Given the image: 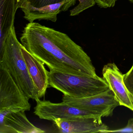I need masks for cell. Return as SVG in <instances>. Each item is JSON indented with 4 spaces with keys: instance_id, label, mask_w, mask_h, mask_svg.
<instances>
[{
    "instance_id": "cell-4",
    "label": "cell",
    "mask_w": 133,
    "mask_h": 133,
    "mask_svg": "<svg viewBox=\"0 0 133 133\" xmlns=\"http://www.w3.org/2000/svg\"><path fill=\"white\" fill-rule=\"evenodd\" d=\"M63 103L83 110L97 114L102 117L112 116L114 109L120 105L110 89L98 95L82 98L63 96Z\"/></svg>"
},
{
    "instance_id": "cell-17",
    "label": "cell",
    "mask_w": 133,
    "mask_h": 133,
    "mask_svg": "<svg viewBox=\"0 0 133 133\" xmlns=\"http://www.w3.org/2000/svg\"><path fill=\"white\" fill-rule=\"evenodd\" d=\"M96 4L102 8L113 7L117 0H95Z\"/></svg>"
},
{
    "instance_id": "cell-3",
    "label": "cell",
    "mask_w": 133,
    "mask_h": 133,
    "mask_svg": "<svg viewBox=\"0 0 133 133\" xmlns=\"http://www.w3.org/2000/svg\"><path fill=\"white\" fill-rule=\"evenodd\" d=\"M48 75L49 86L65 96L85 98L110 89L105 80L98 76H81L52 70L48 71Z\"/></svg>"
},
{
    "instance_id": "cell-11",
    "label": "cell",
    "mask_w": 133,
    "mask_h": 133,
    "mask_svg": "<svg viewBox=\"0 0 133 133\" xmlns=\"http://www.w3.org/2000/svg\"><path fill=\"white\" fill-rule=\"evenodd\" d=\"M76 0H64L63 2L54 4H50L39 8L33 7L30 5L23 4L21 8L24 13V17L29 23L36 20H47L53 22L57 21V16L63 11L64 6L70 2L71 6L74 5Z\"/></svg>"
},
{
    "instance_id": "cell-10",
    "label": "cell",
    "mask_w": 133,
    "mask_h": 133,
    "mask_svg": "<svg viewBox=\"0 0 133 133\" xmlns=\"http://www.w3.org/2000/svg\"><path fill=\"white\" fill-rule=\"evenodd\" d=\"M21 49L29 75L40 99L45 96L49 85L48 71L44 63L28 52L22 44Z\"/></svg>"
},
{
    "instance_id": "cell-9",
    "label": "cell",
    "mask_w": 133,
    "mask_h": 133,
    "mask_svg": "<svg viewBox=\"0 0 133 133\" xmlns=\"http://www.w3.org/2000/svg\"><path fill=\"white\" fill-rule=\"evenodd\" d=\"M103 78L115 95L120 105L123 106L133 111V96L127 88L123 75L114 63L105 65L102 70Z\"/></svg>"
},
{
    "instance_id": "cell-15",
    "label": "cell",
    "mask_w": 133,
    "mask_h": 133,
    "mask_svg": "<svg viewBox=\"0 0 133 133\" xmlns=\"http://www.w3.org/2000/svg\"><path fill=\"white\" fill-rule=\"evenodd\" d=\"M123 78L127 88L133 96V65L131 69L123 75Z\"/></svg>"
},
{
    "instance_id": "cell-16",
    "label": "cell",
    "mask_w": 133,
    "mask_h": 133,
    "mask_svg": "<svg viewBox=\"0 0 133 133\" xmlns=\"http://www.w3.org/2000/svg\"><path fill=\"white\" fill-rule=\"evenodd\" d=\"M111 132L133 133V118H131L129 120L127 126L123 128L115 130H107L105 131L103 133H111Z\"/></svg>"
},
{
    "instance_id": "cell-8",
    "label": "cell",
    "mask_w": 133,
    "mask_h": 133,
    "mask_svg": "<svg viewBox=\"0 0 133 133\" xmlns=\"http://www.w3.org/2000/svg\"><path fill=\"white\" fill-rule=\"evenodd\" d=\"M45 132L29 121L24 110L6 109L0 111V133Z\"/></svg>"
},
{
    "instance_id": "cell-1",
    "label": "cell",
    "mask_w": 133,
    "mask_h": 133,
    "mask_svg": "<svg viewBox=\"0 0 133 133\" xmlns=\"http://www.w3.org/2000/svg\"><path fill=\"white\" fill-rule=\"evenodd\" d=\"M30 54L50 70L88 77H98L91 58L66 34L37 22L26 25L20 38Z\"/></svg>"
},
{
    "instance_id": "cell-18",
    "label": "cell",
    "mask_w": 133,
    "mask_h": 133,
    "mask_svg": "<svg viewBox=\"0 0 133 133\" xmlns=\"http://www.w3.org/2000/svg\"><path fill=\"white\" fill-rule=\"evenodd\" d=\"M26 1V0H17L18 8H21L22 4Z\"/></svg>"
},
{
    "instance_id": "cell-6",
    "label": "cell",
    "mask_w": 133,
    "mask_h": 133,
    "mask_svg": "<svg viewBox=\"0 0 133 133\" xmlns=\"http://www.w3.org/2000/svg\"><path fill=\"white\" fill-rule=\"evenodd\" d=\"M36 101V105L34 107V113L42 119L54 121L57 119H65L101 116L62 102L54 103L49 100H41L40 99Z\"/></svg>"
},
{
    "instance_id": "cell-12",
    "label": "cell",
    "mask_w": 133,
    "mask_h": 133,
    "mask_svg": "<svg viewBox=\"0 0 133 133\" xmlns=\"http://www.w3.org/2000/svg\"><path fill=\"white\" fill-rule=\"evenodd\" d=\"M0 52H1L6 38L14 26L15 14L18 8L17 0H0Z\"/></svg>"
},
{
    "instance_id": "cell-2",
    "label": "cell",
    "mask_w": 133,
    "mask_h": 133,
    "mask_svg": "<svg viewBox=\"0 0 133 133\" xmlns=\"http://www.w3.org/2000/svg\"><path fill=\"white\" fill-rule=\"evenodd\" d=\"M21 43L17 38L14 26L11 28L0 52V66L9 72L15 83L30 99H39L22 55Z\"/></svg>"
},
{
    "instance_id": "cell-13",
    "label": "cell",
    "mask_w": 133,
    "mask_h": 133,
    "mask_svg": "<svg viewBox=\"0 0 133 133\" xmlns=\"http://www.w3.org/2000/svg\"><path fill=\"white\" fill-rule=\"evenodd\" d=\"M79 3L70 11V16H75L84 11L95 6L96 4L95 0H78Z\"/></svg>"
},
{
    "instance_id": "cell-7",
    "label": "cell",
    "mask_w": 133,
    "mask_h": 133,
    "mask_svg": "<svg viewBox=\"0 0 133 133\" xmlns=\"http://www.w3.org/2000/svg\"><path fill=\"white\" fill-rule=\"evenodd\" d=\"M102 117H77L70 119H57L54 126L59 133H103L109 128L103 123Z\"/></svg>"
},
{
    "instance_id": "cell-5",
    "label": "cell",
    "mask_w": 133,
    "mask_h": 133,
    "mask_svg": "<svg viewBox=\"0 0 133 133\" xmlns=\"http://www.w3.org/2000/svg\"><path fill=\"white\" fill-rule=\"evenodd\" d=\"M29 99L6 69L0 66V111L15 109L29 111Z\"/></svg>"
},
{
    "instance_id": "cell-14",
    "label": "cell",
    "mask_w": 133,
    "mask_h": 133,
    "mask_svg": "<svg viewBox=\"0 0 133 133\" xmlns=\"http://www.w3.org/2000/svg\"><path fill=\"white\" fill-rule=\"evenodd\" d=\"M64 1V0H26L23 4L30 5L33 7L39 8L50 4L61 3Z\"/></svg>"
}]
</instances>
